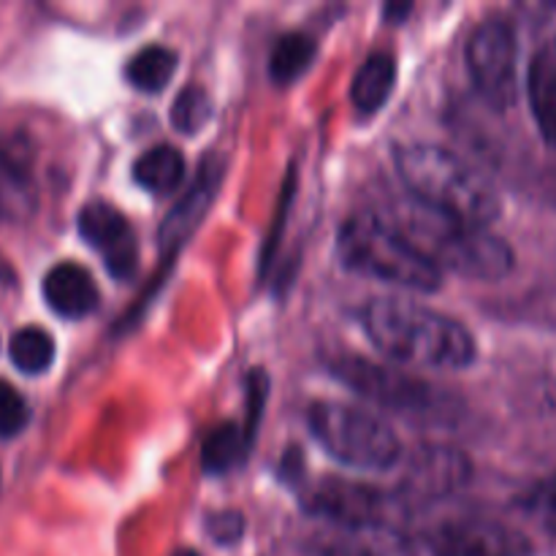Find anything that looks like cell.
<instances>
[{
    "instance_id": "7a4b0ae2",
    "label": "cell",
    "mask_w": 556,
    "mask_h": 556,
    "mask_svg": "<svg viewBox=\"0 0 556 556\" xmlns=\"http://www.w3.org/2000/svg\"><path fill=\"white\" fill-rule=\"evenodd\" d=\"M394 166L410 199L448 220L489 228L503 212V199L492 179L438 141L400 144Z\"/></svg>"
},
{
    "instance_id": "4316f807",
    "label": "cell",
    "mask_w": 556,
    "mask_h": 556,
    "mask_svg": "<svg viewBox=\"0 0 556 556\" xmlns=\"http://www.w3.org/2000/svg\"><path fill=\"white\" fill-rule=\"evenodd\" d=\"M521 505H525L527 514L535 516L543 527L556 532V486L535 489Z\"/></svg>"
},
{
    "instance_id": "e0dca14e",
    "label": "cell",
    "mask_w": 556,
    "mask_h": 556,
    "mask_svg": "<svg viewBox=\"0 0 556 556\" xmlns=\"http://www.w3.org/2000/svg\"><path fill=\"white\" fill-rule=\"evenodd\" d=\"M396 85V58L391 52H372L362 63L353 79V106L362 114H375L383 109Z\"/></svg>"
},
{
    "instance_id": "484cf974",
    "label": "cell",
    "mask_w": 556,
    "mask_h": 556,
    "mask_svg": "<svg viewBox=\"0 0 556 556\" xmlns=\"http://www.w3.org/2000/svg\"><path fill=\"white\" fill-rule=\"evenodd\" d=\"M206 532L215 538L217 543L228 546V543H237L244 532V519L237 510H223V514H212L206 519Z\"/></svg>"
},
{
    "instance_id": "d4e9b609",
    "label": "cell",
    "mask_w": 556,
    "mask_h": 556,
    "mask_svg": "<svg viewBox=\"0 0 556 556\" xmlns=\"http://www.w3.org/2000/svg\"><path fill=\"white\" fill-rule=\"evenodd\" d=\"M266 391H269V378H266L261 369H253L248 378V418L242 424L244 440L253 445L255 432H258V421H261V410H264L266 402Z\"/></svg>"
},
{
    "instance_id": "30bf717a",
    "label": "cell",
    "mask_w": 556,
    "mask_h": 556,
    "mask_svg": "<svg viewBox=\"0 0 556 556\" xmlns=\"http://www.w3.org/2000/svg\"><path fill=\"white\" fill-rule=\"evenodd\" d=\"M472 476V465L459 448L451 445H421L410 456L405 470V481L396 489L405 505L432 503V500L448 497L467 486Z\"/></svg>"
},
{
    "instance_id": "9c48e42d",
    "label": "cell",
    "mask_w": 556,
    "mask_h": 556,
    "mask_svg": "<svg viewBox=\"0 0 556 556\" xmlns=\"http://www.w3.org/2000/svg\"><path fill=\"white\" fill-rule=\"evenodd\" d=\"M429 556H532L521 532L486 519H451L427 535Z\"/></svg>"
},
{
    "instance_id": "2e32d148",
    "label": "cell",
    "mask_w": 556,
    "mask_h": 556,
    "mask_svg": "<svg viewBox=\"0 0 556 556\" xmlns=\"http://www.w3.org/2000/svg\"><path fill=\"white\" fill-rule=\"evenodd\" d=\"M527 98L543 141L556 147V38H546L532 52L527 68Z\"/></svg>"
},
{
    "instance_id": "4fadbf2b",
    "label": "cell",
    "mask_w": 556,
    "mask_h": 556,
    "mask_svg": "<svg viewBox=\"0 0 556 556\" xmlns=\"http://www.w3.org/2000/svg\"><path fill=\"white\" fill-rule=\"evenodd\" d=\"M315 556H418V546L396 525H326L309 541Z\"/></svg>"
},
{
    "instance_id": "ac0fdd59",
    "label": "cell",
    "mask_w": 556,
    "mask_h": 556,
    "mask_svg": "<svg viewBox=\"0 0 556 556\" xmlns=\"http://www.w3.org/2000/svg\"><path fill=\"white\" fill-rule=\"evenodd\" d=\"M188 174L185 155L172 144H155L141 152L134 163V179L155 195H168L179 188Z\"/></svg>"
},
{
    "instance_id": "52a82bcc",
    "label": "cell",
    "mask_w": 556,
    "mask_h": 556,
    "mask_svg": "<svg viewBox=\"0 0 556 556\" xmlns=\"http://www.w3.org/2000/svg\"><path fill=\"white\" fill-rule=\"evenodd\" d=\"M467 71L478 96L497 112H508L519 92V38L505 16H486L470 33Z\"/></svg>"
},
{
    "instance_id": "cb8c5ba5",
    "label": "cell",
    "mask_w": 556,
    "mask_h": 556,
    "mask_svg": "<svg viewBox=\"0 0 556 556\" xmlns=\"http://www.w3.org/2000/svg\"><path fill=\"white\" fill-rule=\"evenodd\" d=\"M30 421V407L25 396L11 383L0 380V440H11Z\"/></svg>"
},
{
    "instance_id": "44dd1931",
    "label": "cell",
    "mask_w": 556,
    "mask_h": 556,
    "mask_svg": "<svg viewBox=\"0 0 556 556\" xmlns=\"http://www.w3.org/2000/svg\"><path fill=\"white\" fill-rule=\"evenodd\" d=\"M248 451L250 443L244 440L242 427L237 421H223L206 434L204 448H201V465L212 476H223V472L233 470Z\"/></svg>"
},
{
    "instance_id": "83f0119b",
    "label": "cell",
    "mask_w": 556,
    "mask_h": 556,
    "mask_svg": "<svg viewBox=\"0 0 556 556\" xmlns=\"http://www.w3.org/2000/svg\"><path fill=\"white\" fill-rule=\"evenodd\" d=\"M174 556H199V554H195L193 548H179V552L174 554Z\"/></svg>"
},
{
    "instance_id": "ffe728a7",
    "label": "cell",
    "mask_w": 556,
    "mask_h": 556,
    "mask_svg": "<svg viewBox=\"0 0 556 556\" xmlns=\"http://www.w3.org/2000/svg\"><path fill=\"white\" fill-rule=\"evenodd\" d=\"M315 52H318V43L307 33L291 30L286 36H280L269 58L271 79L277 85H291V81H296L309 68V63L315 60Z\"/></svg>"
},
{
    "instance_id": "8992f818",
    "label": "cell",
    "mask_w": 556,
    "mask_h": 556,
    "mask_svg": "<svg viewBox=\"0 0 556 556\" xmlns=\"http://www.w3.org/2000/svg\"><path fill=\"white\" fill-rule=\"evenodd\" d=\"M326 369L353 394L364 396L383 410L402 413V416H432L440 410L438 389L405 369L378 364L372 358L356 356V353L329 356Z\"/></svg>"
},
{
    "instance_id": "ba28073f",
    "label": "cell",
    "mask_w": 556,
    "mask_h": 556,
    "mask_svg": "<svg viewBox=\"0 0 556 556\" xmlns=\"http://www.w3.org/2000/svg\"><path fill=\"white\" fill-rule=\"evenodd\" d=\"M307 514L334 527L362 525H396V516L410 510L400 492H386L372 483L345 481V478H326L307 489L302 497Z\"/></svg>"
},
{
    "instance_id": "7c38bea8",
    "label": "cell",
    "mask_w": 556,
    "mask_h": 556,
    "mask_svg": "<svg viewBox=\"0 0 556 556\" xmlns=\"http://www.w3.org/2000/svg\"><path fill=\"white\" fill-rule=\"evenodd\" d=\"M36 206V147L25 134L0 136V220H25Z\"/></svg>"
},
{
    "instance_id": "5b68a950",
    "label": "cell",
    "mask_w": 556,
    "mask_h": 556,
    "mask_svg": "<svg viewBox=\"0 0 556 556\" xmlns=\"http://www.w3.org/2000/svg\"><path fill=\"white\" fill-rule=\"evenodd\" d=\"M307 427L320 448L340 465L362 472L391 470L402 459V443L378 413L345 402H315Z\"/></svg>"
},
{
    "instance_id": "7402d4cb",
    "label": "cell",
    "mask_w": 556,
    "mask_h": 556,
    "mask_svg": "<svg viewBox=\"0 0 556 556\" xmlns=\"http://www.w3.org/2000/svg\"><path fill=\"white\" fill-rule=\"evenodd\" d=\"M54 340L38 326H25L9 342V356L20 372L41 375L54 364Z\"/></svg>"
},
{
    "instance_id": "d6986e66",
    "label": "cell",
    "mask_w": 556,
    "mask_h": 556,
    "mask_svg": "<svg viewBox=\"0 0 556 556\" xmlns=\"http://www.w3.org/2000/svg\"><path fill=\"white\" fill-rule=\"evenodd\" d=\"M177 71V52L161 43L139 49L125 65V79L141 92H161Z\"/></svg>"
},
{
    "instance_id": "3957f363",
    "label": "cell",
    "mask_w": 556,
    "mask_h": 556,
    "mask_svg": "<svg viewBox=\"0 0 556 556\" xmlns=\"http://www.w3.org/2000/svg\"><path fill=\"white\" fill-rule=\"evenodd\" d=\"M424 258L440 271H454L467 280L494 282L510 275L516 264L514 248L489 228L465 226L448 220L413 199L400 201L389 212H380Z\"/></svg>"
},
{
    "instance_id": "5bb4252c",
    "label": "cell",
    "mask_w": 556,
    "mask_h": 556,
    "mask_svg": "<svg viewBox=\"0 0 556 556\" xmlns=\"http://www.w3.org/2000/svg\"><path fill=\"white\" fill-rule=\"evenodd\" d=\"M223 172H226V163L223 157L212 155L204 157L199 174H195L193 185L185 190L182 199L168 210L166 220L161 223V231H157V244H161L163 253L174 255L185 242L190 239V233L199 228V223L204 220L206 210L215 201L217 188L223 182Z\"/></svg>"
},
{
    "instance_id": "9a60e30c",
    "label": "cell",
    "mask_w": 556,
    "mask_h": 556,
    "mask_svg": "<svg viewBox=\"0 0 556 556\" xmlns=\"http://www.w3.org/2000/svg\"><path fill=\"white\" fill-rule=\"evenodd\" d=\"M41 291L49 309L68 320L87 318V315L96 313L98 302H101V293H98L92 275L85 266L74 264V261H63V264L52 266L43 277Z\"/></svg>"
},
{
    "instance_id": "8fae6325",
    "label": "cell",
    "mask_w": 556,
    "mask_h": 556,
    "mask_svg": "<svg viewBox=\"0 0 556 556\" xmlns=\"http://www.w3.org/2000/svg\"><path fill=\"white\" fill-rule=\"evenodd\" d=\"M79 233L117 280H130L139 269V242L128 217L109 201H90L79 210Z\"/></svg>"
},
{
    "instance_id": "6da1fadb",
    "label": "cell",
    "mask_w": 556,
    "mask_h": 556,
    "mask_svg": "<svg viewBox=\"0 0 556 556\" xmlns=\"http://www.w3.org/2000/svg\"><path fill=\"white\" fill-rule=\"evenodd\" d=\"M364 331L380 356L413 369H465L476 362V337L456 318L405 296L372 299Z\"/></svg>"
},
{
    "instance_id": "603a6c76",
    "label": "cell",
    "mask_w": 556,
    "mask_h": 556,
    "mask_svg": "<svg viewBox=\"0 0 556 556\" xmlns=\"http://www.w3.org/2000/svg\"><path fill=\"white\" fill-rule=\"evenodd\" d=\"M212 117V101L204 87L188 85L172 106V123L179 134H199Z\"/></svg>"
},
{
    "instance_id": "277c9868",
    "label": "cell",
    "mask_w": 556,
    "mask_h": 556,
    "mask_svg": "<svg viewBox=\"0 0 556 556\" xmlns=\"http://www.w3.org/2000/svg\"><path fill=\"white\" fill-rule=\"evenodd\" d=\"M337 253L351 271L389 282L402 291L434 293L443 271L424 258L380 212H356L337 231Z\"/></svg>"
}]
</instances>
